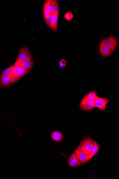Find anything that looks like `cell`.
<instances>
[{"label": "cell", "mask_w": 119, "mask_h": 179, "mask_svg": "<svg viewBox=\"0 0 119 179\" xmlns=\"http://www.w3.org/2000/svg\"><path fill=\"white\" fill-rule=\"evenodd\" d=\"M80 149L85 155H89L92 151L94 146V141L89 137H86L81 141Z\"/></svg>", "instance_id": "obj_1"}, {"label": "cell", "mask_w": 119, "mask_h": 179, "mask_svg": "<svg viewBox=\"0 0 119 179\" xmlns=\"http://www.w3.org/2000/svg\"><path fill=\"white\" fill-rule=\"evenodd\" d=\"M95 103V107L99 108L102 111L106 110V105L109 102V100L105 98L99 97L97 96L94 100Z\"/></svg>", "instance_id": "obj_2"}, {"label": "cell", "mask_w": 119, "mask_h": 179, "mask_svg": "<svg viewBox=\"0 0 119 179\" xmlns=\"http://www.w3.org/2000/svg\"><path fill=\"white\" fill-rule=\"evenodd\" d=\"M17 60L20 61L33 60V58L28 48L24 47L21 48Z\"/></svg>", "instance_id": "obj_3"}, {"label": "cell", "mask_w": 119, "mask_h": 179, "mask_svg": "<svg viewBox=\"0 0 119 179\" xmlns=\"http://www.w3.org/2000/svg\"><path fill=\"white\" fill-rule=\"evenodd\" d=\"M102 42L104 46L112 51L115 49L117 44L116 38L112 36H110L104 39Z\"/></svg>", "instance_id": "obj_4"}, {"label": "cell", "mask_w": 119, "mask_h": 179, "mask_svg": "<svg viewBox=\"0 0 119 179\" xmlns=\"http://www.w3.org/2000/svg\"><path fill=\"white\" fill-rule=\"evenodd\" d=\"M81 143L78 148L75 150L73 153L77 159L81 164V165H84L89 161L86 159V155L83 153L80 149Z\"/></svg>", "instance_id": "obj_5"}, {"label": "cell", "mask_w": 119, "mask_h": 179, "mask_svg": "<svg viewBox=\"0 0 119 179\" xmlns=\"http://www.w3.org/2000/svg\"><path fill=\"white\" fill-rule=\"evenodd\" d=\"M13 83V80L10 75H1L0 76V87H7Z\"/></svg>", "instance_id": "obj_6"}, {"label": "cell", "mask_w": 119, "mask_h": 179, "mask_svg": "<svg viewBox=\"0 0 119 179\" xmlns=\"http://www.w3.org/2000/svg\"><path fill=\"white\" fill-rule=\"evenodd\" d=\"M33 64H34V61L33 60L20 61L17 60L14 65H16L27 70L29 71L32 68Z\"/></svg>", "instance_id": "obj_7"}, {"label": "cell", "mask_w": 119, "mask_h": 179, "mask_svg": "<svg viewBox=\"0 0 119 179\" xmlns=\"http://www.w3.org/2000/svg\"><path fill=\"white\" fill-rule=\"evenodd\" d=\"M97 96V93L94 90H93L88 93L83 97L80 103V106L86 104L89 101L94 100L96 97Z\"/></svg>", "instance_id": "obj_8"}, {"label": "cell", "mask_w": 119, "mask_h": 179, "mask_svg": "<svg viewBox=\"0 0 119 179\" xmlns=\"http://www.w3.org/2000/svg\"><path fill=\"white\" fill-rule=\"evenodd\" d=\"M52 14V20L50 28L54 32H57V27L59 11L56 13Z\"/></svg>", "instance_id": "obj_9"}, {"label": "cell", "mask_w": 119, "mask_h": 179, "mask_svg": "<svg viewBox=\"0 0 119 179\" xmlns=\"http://www.w3.org/2000/svg\"><path fill=\"white\" fill-rule=\"evenodd\" d=\"M52 140L56 142H60L63 140L64 135L61 132L55 130L52 132L51 134Z\"/></svg>", "instance_id": "obj_10"}, {"label": "cell", "mask_w": 119, "mask_h": 179, "mask_svg": "<svg viewBox=\"0 0 119 179\" xmlns=\"http://www.w3.org/2000/svg\"><path fill=\"white\" fill-rule=\"evenodd\" d=\"M100 149V147L99 144L95 141H94V146L93 147L92 151L89 154L86 155V157L87 160L88 161L91 160L99 152Z\"/></svg>", "instance_id": "obj_11"}, {"label": "cell", "mask_w": 119, "mask_h": 179, "mask_svg": "<svg viewBox=\"0 0 119 179\" xmlns=\"http://www.w3.org/2000/svg\"><path fill=\"white\" fill-rule=\"evenodd\" d=\"M68 164L69 166L72 168L78 167L81 165L73 153L69 158Z\"/></svg>", "instance_id": "obj_12"}, {"label": "cell", "mask_w": 119, "mask_h": 179, "mask_svg": "<svg viewBox=\"0 0 119 179\" xmlns=\"http://www.w3.org/2000/svg\"><path fill=\"white\" fill-rule=\"evenodd\" d=\"M99 50L100 53L103 57L109 56L112 53V50L106 48L103 45V42H102L99 46Z\"/></svg>", "instance_id": "obj_13"}, {"label": "cell", "mask_w": 119, "mask_h": 179, "mask_svg": "<svg viewBox=\"0 0 119 179\" xmlns=\"http://www.w3.org/2000/svg\"><path fill=\"white\" fill-rule=\"evenodd\" d=\"M20 67L16 65H14L12 67V72L10 75L13 80L14 83L16 82V79L19 72Z\"/></svg>", "instance_id": "obj_14"}, {"label": "cell", "mask_w": 119, "mask_h": 179, "mask_svg": "<svg viewBox=\"0 0 119 179\" xmlns=\"http://www.w3.org/2000/svg\"><path fill=\"white\" fill-rule=\"evenodd\" d=\"M81 107V109L83 111H88L92 110L94 108H95L94 101V100L89 101Z\"/></svg>", "instance_id": "obj_15"}, {"label": "cell", "mask_w": 119, "mask_h": 179, "mask_svg": "<svg viewBox=\"0 0 119 179\" xmlns=\"http://www.w3.org/2000/svg\"><path fill=\"white\" fill-rule=\"evenodd\" d=\"M51 3V13L53 14L56 13L59 11V7H58V1L56 0H52Z\"/></svg>", "instance_id": "obj_16"}, {"label": "cell", "mask_w": 119, "mask_h": 179, "mask_svg": "<svg viewBox=\"0 0 119 179\" xmlns=\"http://www.w3.org/2000/svg\"><path fill=\"white\" fill-rule=\"evenodd\" d=\"M29 72V71L26 70L24 68L20 67V71L19 73L17 79H16V81H17L19 80L24 76L26 75Z\"/></svg>", "instance_id": "obj_17"}, {"label": "cell", "mask_w": 119, "mask_h": 179, "mask_svg": "<svg viewBox=\"0 0 119 179\" xmlns=\"http://www.w3.org/2000/svg\"><path fill=\"white\" fill-rule=\"evenodd\" d=\"M51 13L49 11V10L47 9L46 6L45 4L44 5L43 9V15L44 19H46L49 17L50 15H51Z\"/></svg>", "instance_id": "obj_18"}, {"label": "cell", "mask_w": 119, "mask_h": 179, "mask_svg": "<svg viewBox=\"0 0 119 179\" xmlns=\"http://www.w3.org/2000/svg\"><path fill=\"white\" fill-rule=\"evenodd\" d=\"M13 66L8 67L2 72L1 75H9L11 74Z\"/></svg>", "instance_id": "obj_19"}, {"label": "cell", "mask_w": 119, "mask_h": 179, "mask_svg": "<svg viewBox=\"0 0 119 179\" xmlns=\"http://www.w3.org/2000/svg\"><path fill=\"white\" fill-rule=\"evenodd\" d=\"M73 17H74V15L72 14V12L66 13L64 16V18L68 21L72 20Z\"/></svg>", "instance_id": "obj_20"}, {"label": "cell", "mask_w": 119, "mask_h": 179, "mask_svg": "<svg viewBox=\"0 0 119 179\" xmlns=\"http://www.w3.org/2000/svg\"><path fill=\"white\" fill-rule=\"evenodd\" d=\"M51 0H47V1H45V3L47 9L51 13Z\"/></svg>", "instance_id": "obj_21"}, {"label": "cell", "mask_w": 119, "mask_h": 179, "mask_svg": "<svg viewBox=\"0 0 119 179\" xmlns=\"http://www.w3.org/2000/svg\"><path fill=\"white\" fill-rule=\"evenodd\" d=\"M52 20V14L51 13V15L48 18L44 19L45 22L46 24L48 27H49L50 24H51Z\"/></svg>", "instance_id": "obj_22"}, {"label": "cell", "mask_w": 119, "mask_h": 179, "mask_svg": "<svg viewBox=\"0 0 119 179\" xmlns=\"http://www.w3.org/2000/svg\"><path fill=\"white\" fill-rule=\"evenodd\" d=\"M67 62L66 60H62L58 63L60 67L64 68L66 66Z\"/></svg>", "instance_id": "obj_23"}]
</instances>
